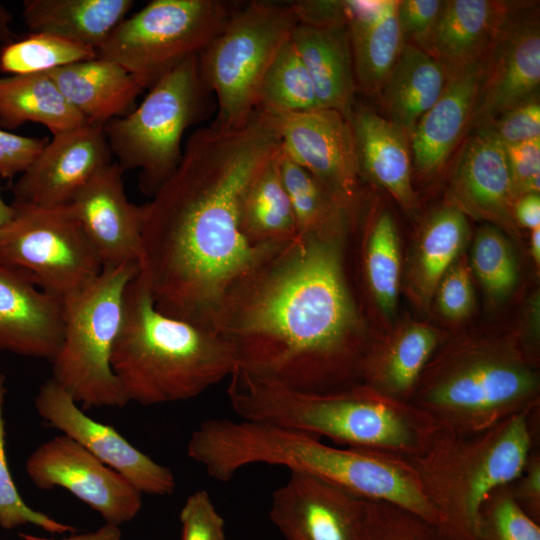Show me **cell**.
I'll return each mask as SVG.
<instances>
[{
    "mask_svg": "<svg viewBox=\"0 0 540 540\" xmlns=\"http://www.w3.org/2000/svg\"><path fill=\"white\" fill-rule=\"evenodd\" d=\"M279 155L280 148L255 175L243 197L241 230L254 246L283 245L298 236Z\"/></svg>",
    "mask_w": 540,
    "mask_h": 540,
    "instance_id": "32",
    "label": "cell"
},
{
    "mask_svg": "<svg viewBox=\"0 0 540 540\" xmlns=\"http://www.w3.org/2000/svg\"><path fill=\"white\" fill-rule=\"evenodd\" d=\"M360 540H451L436 524L392 503L365 501Z\"/></svg>",
    "mask_w": 540,
    "mask_h": 540,
    "instance_id": "40",
    "label": "cell"
},
{
    "mask_svg": "<svg viewBox=\"0 0 540 540\" xmlns=\"http://www.w3.org/2000/svg\"><path fill=\"white\" fill-rule=\"evenodd\" d=\"M16 209L13 204L4 201L0 193V236L7 230L14 220Z\"/></svg>",
    "mask_w": 540,
    "mask_h": 540,
    "instance_id": "52",
    "label": "cell"
},
{
    "mask_svg": "<svg viewBox=\"0 0 540 540\" xmlns=\"http://www.w3.org/2000/svg\"><path fill=\"white\" fill-rule=\"evenodd\" d=\"M481 128L502 145L540 139V99L535 98L508 109Z\"/></svg>",
    "mask_w": 540,
    "mask_h": 540,
    "instance_id": "43",
    "label": "cell"
},
{
    "mask_svg": "<svg viewBox=\"0 0 540 540\" xmlns=\"http://www.w3.org/2000/svg\"><path fill=\"white\" fill-rule=\"evenodd\" d=\"M26 122L39 123L52 135L87 124L46 73L0 78V126L15 129Z\"/></svg>",
    "mask_w": 540,
    "mask_h": 540,
    "instance_id": "31",
    "label": "cell"
},
{
    "mask_svg": "<svg viewBox=\"0 0 540 540\" xmlns=\"http://www.w3.org/2000/svg\"><path fill=\"white\" fill-rule=\"evenodd\" d=\"M509 1L444 0L427 53L446 73L481 62Z\"/></svg>",
    "mask_w": 540,
    "mask_h": 540,
    "instance_id": "27",
    "label": "cell"
},
{
    "mask_svg": "<svg viewBox=\"0 0 540 540\" xmlns=\"http://www.w3.org/2000/svg\"><path fill=\"white\" fill-rule=\"evenodd\" d=\"M363 263L375 303L383 314L391 316L398 299L401 255L395 221L386 211L381 212L370 227Z\"/></svg>",
    "mask_w": 540,
    "mask_h": 540,
    "instance_id": "35",
    "label": "cell"
},
{
    "mask_svg": "<svg viewBox=\"0 0 540 540\" xmlns=\"http://www.w3.org/2000/svg\"><path fill=\"white\" fill-rule=\"evenodd\" d=\"M227 396L241 419L325 436L351 448L404 458L415 455L439 427L409 402L358 382L326 392H303L232 373Z\"/></svg>",
    "mask_w": 540,
    "mask_h": 540,
    "instance_id": "3",
    "label": "cell"
},
{
    "mask_svg": "<svg viewBox=\"0 0 540 540\" xmlns=\"http://www.w3.org/2000/svg\"><path fill=\"white\" fill-rule=\"evenodd\" d=\"M205 90L198 55H192L163 75L136 109L104 126L117 163L140 170L144 193L152 196L178 166L183 134L198 116Z\"/></svg>",
    "mask_w": 540,
    "mask_h": 540,
    "instance_id": "10",
    "label": "cell"
},
{
    "mask_svg": "<svg viewBox=\"0 0 540 540\" xmlns=\"http://www.w3.org/2000/svg\"><path fill=\"white\" fill-rule=\"evenodd\" d=\"M111 154L104 126L84 124L53 135L14 183L13 203L37 207L68 205L112 163Z\"/></svg>",
    "mask_w": 540,
    "mask_h": 540,
    "instance_id": "17",
    "label": "cell"
},
{
    "mask_svg": "<svg viewBox=\"0 0 540 540\" xmlns=\"http://www.w3.org/2000/svg\"><path fill=\"white\" fill-rule=\"evenodd\" d=\"M255 112L276 135L283 153L352 209L360 175L350 120L327 108Z\"/></svg>",
    "mask_w": 540,
    "mask_h": 540,
    "instance_id": "14",
    "label": "cell"
},
{
    "mask_svg": "<svg viewBox=\"0 0 540 540\" xmlns=\"http://www.w3.org/2000/svg\"><path fill=\"white\" fill-rule=\"evenodd\" d=\"M181 540H225L224 519L206 490L190 494L179 515Z\"/></svg>",
    "mask_w": 540,
    "mask_h": 540,
    "instance_id": "42",
    "label": "cell"
},
{
    "mask_svg": "<svg viewBox=\"0 0 540 540\" xmlns=\"http://www.w3.org/2000/svg\"><path fill=\"white\" fill-rule=\"evenodd\" d=\"M483 60L446 73L441 95L418 121L410 146L413 166L422 177L439 173L469 132L478 103Z\"/></svg>",
    "mask_w": 540,
    "mask_h": 540,
    "instance_id": "22",
    "label": "cell"
},
{
    "mask_svg": "<svg viewBox=\"0 0 540 540\" xmlns=\"http://www.w3.org/2000/svg\"><path fill=\"white\" fill-rule=\"evenodd\" d=\"M227 456L236 469L259 463L284 466L361 498L395 504L444 529L441 516L404 457L370 449L332 447L313 434L251 420H241L232 427Z\"/></svg>",
    "mask_w": 540,
    "mask_h": 540,
    "instance_id": "6",
    "label": "cell"
},
{
    "mask_svg": "<svg viewBox=\"0 0 540 540\" xmlns=\"http://www.w3.org/2000/svg\"><path fill=\"white\" fill-rule=\"evenodd\" d=\"M281 175L300 237L343 240L351 208L280 148Z\"/></svg>",
    "mask_w": 540,
    "mask_h": 540,
    "instance_id": "33",
    "label": "cell"
},
{
    "mask_svg": "<svg viewBox=\"0 0 540 540\" xmlns=\"http://www.w3.org/2000/svg\"><path fill=\"white\" fill-rule=\"evenodd\" d=\"M446 77L430 54L405 43L378 95L384 117L410 140L420 118L441 95Z\"/></svg>",
    "mask_w": 540,
    "mask_h": 540,
    "instance_id": "28",
    "label": "cell"
},
{
    "mask_svg": "<svg viewBox=\"0 0 540 540\" xmlns=\"http://www.w3.org/2000/svg\"><path fill=\"white\" fill-rule=\"evenodd\" d=\"M47 138L25 137L0 129V177L22 174L36 159Z\"/></svg>",
    "mask_w": 540,
    "mask_h": 540,
    "instance_id": "47",
    "label": "cell"
},
{
    "mask_svg": "<svg viewBox=\"0 0 540 540\" xmlns=\"http://www.w3.org/2000/svg\"><path fill=\"white\" fill-rule=\"evenodd\" d=\"M535 412L514 414L471 434L438 427L415 455L406 458L451 540H473L483 501L523 471L533 451Z\"/></svg>",
    "mask_w": 540,
    "mask_h": 540,
    "instance_id": "5",
    "label": "cell"
},
{
    "mask_svg": "<svg viewBox=\"0 0 540 540\" xmlns=\"http://www.w3.org/2000/svg\"><path fill=\"white\" fill-rule=\"evenodd\" d=\"M469 235L467 215L452 204L437 209L427 219L419 240L416 287L428 300L454 264Z\"/></svg>",
    "mask_w": 540,
    "mask_h": 540,
    "instance_id": "34",
    "label": "cell"
},
{
    "mask_svg": "<svg viewBox=\"0 0 540 540\" xmlns=\"http://www.w3.org/2000/svg\"><path fill=\"white\" fill-rule=\"evenodd\" d=\"M409 403L440 428L471 434L539 408V377L515 350L468 347L429 362Z\"/></svg>",
    "mask_w": 540,
    "mask_h": 540,
    "instance_id": "7",
    "label": "cell"
},
{
    "mask_svg": "<svg viewBox=\"0 0 540 540\" xmlns=\"http://www.w3.org/2000/svg\"><path fill=\"white\" fill-rule=\"evenodd\" d=\"M45 73L86 123L96 126L121 117L144 90L121 66L100 58Z\"/></svg>",
    "mask_w": 540,
    "mask_h": 540,
    "instance_id": "26",
    "label": "cell"
},
{
    "mask_svg": "<svg viewBox=\"0 0 540 540\" xmlns=\"http://www.w3.org/2000/svg\"><path fill=\"white\" fill-rule=\"evenodd\" d=\"M137 264L103 268L85 288L63 302V335L53 357L54 379L82 409L122 408L129 402L111 367L126 287Z\"/></svg>",
    "mask_w": 540,
    "mask_h": 540,
    "instance_id": "8",
    "label": "cell"
},
{
    "mask_svg": "<svg viewBox=\"0 0 540 540\" xmlns=\"http://www.w3.org/2000/svg\"><path fill=\"white\" fill-rule=\"evenodd\" d=\"M469 269L465 262L453 264L435 290L438 308L448 319L461 320L472 311L474 290Z\"/></svg>",
    "mask_w": 540,
    "mask_h": 540,
    "instance_id": "45",
    "label": "cell"
},
{
    "mask_svg": "<svg viewBox=\"0 0 540 540\" xmlns=\"http://www.w3.org/2000/svg\"><path fill=\"white\" fill-rule=\"evenodd\" d=\"M111 367L128 402L147 406L197 397L236 370L214 330L159 311L137 274L128 283Z\"/></svg>",
    "mask_w": 540,
    "mask_h": 540,
    "instance_id": "4",
    "label": "cell"
},
{
    "mask_svg": "<svg viewBox=\"0 0 540 540\" xmlns=\"http://www.w3.org/2000/svg\"><path fill=\"white\" fill-rule=\"evenodd\" d=\"M235 6L222 0H153L122 20L97 48L143 87L151 88L220 33Z\"/></svg>",
    "mask_w": 540,
    "mask_h": 540,
    "instance_id": "11",
    "label": "cell"
},
{
    "mask_svg": "<svg viewBox=\"0 0 540 540\" xmlns=\"http://www.w3.org/2000/svg\"><path fill=\"white\" fill-rule=\"evenodd\" d=\"M97 58L91 46L44 32H32L0 50V72L10 75L45 73Z\"/></svg>",
    "mask_w": 540,
    "mask_h": 540,
    "instance_id": "37",
    "label": "cell"
},
{
    "mask_svg": "<svg viewBox=\"0 0 540 540\" xmlns=\"http://www.w3.org/2000/svg\"><path fill=\"white\" fill-rule=\"evenodd\" d=\"M6 377L0 373V526L11 530L31 524L53 534L75 533L77 528L31 508L21 497L8 467L5 446L4 402Z\"/></svg>",
    "mask_w": 540,
    "mask_h": 540,
    "instance_id": "41",
    "label": "cell"
},
{
    "mask_svg": "<svg viewBox=\"0 0 540 540\" xmlns=\"http://www.w3.org/2000/svg\"><path fill=\"white\" fill-rule=\"evenodd\" d=\"M290 41L311 78L321 108L339 111L350 120L357 86L346 23L298 20Z\"/></svg>",
    "mask_w": 540,
    "mask_h": 540,
    "instance_id": "23",
    "label": "cell"
},
{
    "mask_svg": "<svg viewBox=\"0 0 540 540\" xmlns=\"http://www.w3.org/2000/svg\"><path fill=\"white\" fill-rule=\"evenodd\" d=\"M366 499L290 471L272 494L270 518L287 540H360Z\"/></svg>",
    "mask_w": 540,
    "mask_h": 540,
    "instance_id": "18",
    "label": "cell"
},
{
    "mask_svg": "<svg viewBox=\"0 0 540 540\" xmlns=\"http://www.w3.org/2000/svg\"><path fill=\"white\" fill-rule=\"evenodd\" d=\"M473 540H540V525L515 501L509 485H503L480 506Z\"/></svg>",
    "mask_w": 540,
    "mask_h": 540,
    "instance_id": "39",
    "label": "cell"
},
{
    "mask_svg": "<svg viewBox=\"0 0 540 540\" xmlns=\"http://www.w3.org/2000/svg\"><path fill=\"white\" fill-rule=\"evenodd\" d=\"M319 108L311 78L289 38L265 74L256 110L298 113Z\"/></svg>",
    "mask_w": 540,
    "mask_h": 540,
    "instance_id": "36",
    "label": "cell"
},
{
    "mask_svg": "<svg viewBox=\"0 0 540 540\" xmlns=\"http://www.w3.org/2000/svg\"><path fill=\"white\" fill-rule=\"evenodd\" d=\"M124 171L118 163H111L68 204L102 269L138 265L141 254V206L126 196Z\"/></svg>",
    "mask_w": 540,
    "mask_h": 540,
    "instance_id": "19",
    "label": "cell"
},
{
    "mask_svg": "<svg viewBox=\"0 0 540 540\" xmlns=\"http://www.w3.org/2000/svg\"><path fill=\"white\" fill-rule=\"evenodd\" d=\"M444 0H398L397 19L405 43L425 52Z\"/></svg>",
    "mask_w": 540,
    "mask_h": 540,
    "instance_id": "44",
    "label": "cell"
},
{
    "mask_svg": "<svg viewBox=\"0 0 540 540\" xmlns=\"http://www.w3.org/2000/svg\"><path fill=\"white\" fill-rule=\"evenodd\" d=\"M12 14L0 4V42L4 45L10 44L18 39V37L10 29Z\"/></svg>",
    "mask_w": 540,
    "mask_h": 540,
    "instance_id": "51",
    "label": "cell"
},
{
    "mask_svg": "<svg viewBox=\"0 0 540 540\" xmlns=\"http://www.w3.org/2000/svg\"><path fill=\"white\" fill-rule=\"evenodd\" d=\"M25 470L37 488L67 490L101 515L106 524L120 527L141 511L142 493L66 435L36 447Z\"/></svg>",
    "mask_w": 540,
    "mask_h": 540,
    "instance_id": "15",
    "label": "cell"
},
{
    "mask_svg": "<svg viewBox=\"0 0 540 540\" xmlns=\"http://www.w3.org/2000/svg\"><path fill=\"white\" fill-rule=\"evenodd\" d=\"M133 5L132 0H26L23 19L32 32L58 35L97 50Z\"/></svg>",
    "mask_w": 540,
    "mask_h": 540,
    "instance_id": "30",
    "label": "cell"
},
{
    "mask_svg": "<svg viewBox=\"0 0 540 540\" xmlns=\"http://www.w3.org/2000/svg\"><path fill=\"white\" fill-rule=\"evenodd\" d=\"M39 416L108 467L142 494L166 496L176 489L172 470L128 442L114 427L89 417L71 394L54 379L46 380L35 397Z\"/></svg>",
    "mask_w": 540,
    "mask_h": 540,
    "instance_id": "16",
    "label": "cell"
},
{
    "mask_svg": "<svg viewBox=\"0 0 540 540\" xmlns=\"http://www.w3.org/2000/svg\"><path fill=\"white\" fill-rule=\"evenodd\" d=\"M471 262L475 275L492 297L503 298L516 286L514 253L508 239L495 226L484 225L477 231Z\"/></svg>",
    "mask_w": 540,
    "mask_h": 540,
    "instance_id": "38",
    "label": "cell"
},
{
    "mask_svg": "<svg viewBox=\"0 0 540 540\" xmlns=\"http://www.w3.org/2000/svg\"><path fill=\"white\" fill-rule=\"evenodd\" d=\"M398 0H343L357 90L379 92L405 44Z\"/></svg>",
    "mask_w": 540,
    "mask_h": 540,
    "instance_id": "24",
    "label": "cell"
},
{
    "mask_svg": "<svg viewBox=\"0 0 540 540\" xmlns=\"http://www.w3.org/2000/svg\"><path fill=\"white\" fill-rule=\"evenodd\" d=\"M512 212L514 221L522 227L531 231L540 228L539 193H528L516 198Z\"/></svg>",
    "mask_w": 540,
    "mask_h": 540,
    "instance_id": "49",
    "label": "cell"
},
{
    "mask_svg": "<svg viewBox=\"0 0 540 540\" xmlns=\"http://www.w3.org/2000/svg\"><path fill=\"white\" fill-rule=\"evenodd\" d=\"M19 536L23 540H121L122 532L120 527L105 523L95 531L82 534L71 533L68 537L61 539L40 537L27 533H20Z\"/></svg>",
    "mask_w": 540,
    "mask_h": 540,
    "instance_id": "50",
    "label": "cell"
},
{
    "mask_svg": "<svg viewBox=\"0 0 540 540\" xmlns=\"http://www.w3.org/2000/svg\"><path fill=\"white\" fill-rule=\"evenodd\" d=\"M211 329L252 379L303 392L358 383L368 347L343 240L297 236L277 249L226 291Z\"/></svg>",
    "mask_w": 540,
    "mask_h": 540,
    "instance_id": "2",
    "label": "cell"
},
{
    "mask_svg": "<svg viewBox=\"0 0 540 540\" xmlns=\"http://www.w3.org/2000/svg\"><path fill=\"white\" fill-rule=\"evenodd\" d=\"M439 343L431 327H406L378 351H367L361 369L362 383L402 402H409Z\"/></svg>",
    "mask_w": 540,
    "mask_h": 540,
    "instance_id": "29",
    "label": "cell"
},
{
    "mask_svg": "<svg viewBox=\"0 0 540 540\" xmlns=\"http://www.w3.org/2000/svg\"><path fill=\"white\" fill-rule=\"evenodd\" d=\"M515 199L540 191V139L503 145Z\"/></svg>",
    "mask_w": 540,
    "mask_h": 540,
    "instance_id": "46",
    "label": "cell"
},
{
    "mask_svg": "<svg viewBox=\"0 0 540 540\" xmlns=\"http://www.w3.org/2000/svg\"><path fill=\"white\" fill-rule=\"evenodd\" d=\"M12 204L16 214L0 236V263L61 300L101 273L100 261L68 205Z\"/></svg>",
    "mask_w": 540,
    "mask_h": 540,
    "instance_id": "12",
    "label": "cell"
},
{
    "mask_svg": "<svg viewBox=\"0 0 540 540\" xmlns=\"http://www.w3.org/2000/svg\"><path fill=\"white\" fill-rule=\"evenodd\" d=\"M531 254L534 261L540 262V228L532 230L531 233Z\"/></svg>",
    "mask_w": 540,
    "mask_h": 540,
    "instance_id": "53",
    "label": "cell"
},
{
    "mask_svg": "<svg viewBox=\"0 0 540 540\" xmlns=\"http://www.w3.org/2000/svg\"><path fill=\"white\" fill-rule=\"evenodd\" d=\"M359 175L388 191L407 211L415 207L408 136L384 116L354 107L350 117Z\"/></svg>",
    "mask_w": 540,
    "mask_h": 540,
    "instance_id": "25",
    "label": "cell"
},
{
    "mask_svg": "<svg viewBox=\"0 0 540 540\" xmlns=\"http://www.w3.org/2000/svg\"><path fill=\"white\" fill-rule=\"evenodd\" d=\"M509 485L520 507L535 521H540V455L532 451L521 474Z\"/></svg>",
    "mask_w": 540,
    "mask_h": 540,
    "instance_id": "48",
    "label": "cell"
},
{
    "mask_svg": "<svg viewBox=\"0 0 540 540\" xmlns=\"http://www.w3.org/2000/svg\"><path fill=\"white\" fill-rule=\"evenodd\" d=\"M279 148L256 112L239 128L191 134L176 169L141 206L138 275L159 311L211 329L231 285L285 245L254 246L240 223L247 187Z\"/></svg>",
    "mask_w": 540,
    "mask_h": 540,
    "instance_id": "1",
    "label": "cell"
},
{
    "mask_svg": "<svg viewBox=\"0 0 540 540\" xmlns=\"http://www.w3.org/2000/svg\"><path fill=\"white\" fill-rule=\"evenodd\" d=\"M449 195L466 215L512 226L515 197L504 146L486 129L470 131L460 143Z\"/></svg>",
    "mask_w": 540,
    "mask_h": 540,
    "instance_id": "20",
    "label": "cell"
},
{
    "mask_svg": "<svg viewBox=\"0 0 540 540\" xmlns=\"http://www.w3.org/2000/svg\"><path fill=\"white\" fill-rule=\"evenodd\" d=\"M62 335V300L0 263V352L52 360Z\"/></svg>",
    "mask_w": 540,
    "mask_h": 540,
    "instance_id": "21",
    "label": "cell"
},
{
    "mask_svg": "<svg viewBox=\"0 0 540 540\" xmlns=\"http://www.w3.org/2000/svg\"><path fill=\"white\" fill-rule=\"evenodd\" d=\"M539 88L538 2L509 1L483 60L478 103L469 132L508 109L539 98Z\"/></svg>",
    "mask_w": 540,
    "mask_h": 540,
    "instance_id": "13",
    "label": "cell"
},
{
    "mask_svg": "<svg viewBox=\"0 0 540 540\" xmlns=\"http://www.w3.org/2000/svg\"><path fill=\"white\" fill-rule=\"evenodd\" d=\"M297 23L293 2L251 1L235 9L198 54L202 82L217 99L213 124L234 129L249 121L265 74Z\"/></svg>",
    "mask_w": 540,
    "mask_h": 540,
    "instance_id": "9",
    "label": "cell"
}]
</instances>
